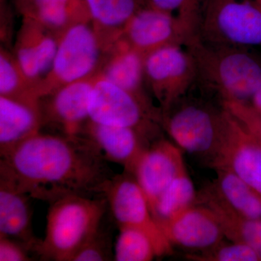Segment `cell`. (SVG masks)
Here are the masks:
<instances>
[{
	"mask_svg": "<svg viewBox=\"0 0 261 261\" xmlns=\"http://www.w3.org/2000/svg\"><path fill=\"white\" fill-rule=\"evenodd\" d=\"M197 73L217 89L224 99L247 101L261 86V67L238 47L207 44L197 35L185 44Z\"/></svg>",
	"mask_w": 261,
	"mask_h": 261,
	"instance_id": "obj_3",
	"label": "cell"
},
{
	"mask_svg": "<svg viewBox=\"0 0 261 261\" xmlns=\"http://www.w3.org/2000/svg\"><path fill=\"white\" fill-rule=\"evenodd\" d=\"M94 30L106 50L121 37L130 18L142 7L143 0H85Z\"/></svg>",
	"mask_w": 261,
	"mask_h": 261,
	"instance_id": "obj_22",
	"label": "cell"
},
{
	"mask_svg": "<svg viewBox=\"0 0 261 261\" xmlns=\"http://www.w3.org/2000/svg\"><path fill=\"white\" fill-rule=\"evenodd\" d=\"M200 253L190 254V260L199 261H260L257 252L248 245L241 243H224L202 250Z\"/></svg>",
	"mask_w": 261,
	"mask_h": 261,
	"instance_id": "obj_28",
	"label": "cell"
},
{
	"mask_svg": "<svg viewBox=\"0 0 261 261\" xmlns=\"http://www.w3.org/2000/svg\"><path fill=\"white\" fill-rule=\"evenodd\" d=\"M159 226L172 245L197 251L211 248L225 238L214 213L201 204H194Z\"/></svg>",
	"mask_w": 261,
	"mask_h": 261,
	"instance_id": "obj_14",
	"label": "cell"
},
{
	"mask_svg": "<svg viewBox=\"0 0 261 261\" xmlns=\"http://www.w3.org/2000/svg\"><path fill=\"white\" fill-rule=\"evenodd\" d=\"M114 260L150 261L157 257L153 244L145 233L132 227H119Z\"/></svg>",
	"mask_w": 261,
	"mask_h": 261,
	"instance_id": "obj_26",
	"label": "cell"
},
{
	"mask_svg": "<svg viewBox=\"0 0 261 261\" xmlns=\"http://www.w3.org/2000/svg\"><path fill=\"white\" fill-rule=\"evenodd\" d=\"M80 136L90 141L108 162L121 165L124 171L132 174L141 155L151 144L134 128L99 124L90 120Z\"/></svg>",
	"mask_w": 261,
	"mask_h": 261,
	"instance_id": "obj_15",
	"label": "cell"
},
{
	"mask_svg": "<svg viewBox=\"0 0 261 261\" xmlns=\"http://www.w3.org/2000/svg\"><path fill=\"white\" fill-rule=\"evenodd\" d=\"M30 250L16 240L0 238V261H29Z\"/></svg>",
	"mask_w": 261,
	"mask_h": 261,
	"instance_id": "obj_31",
	"label": "cell"
},
{
	"mask_svg": "<svg viewBox=\"0 0 261 261\" xmlns=\"http://www.w3.org/2000/svg\"><path fill=\"white\" fill-rule=\"evenodd\" d=\"M221 112L186 105L163 114L162 125L182 150L210 159L219 140Z\"/></svg>",
	"mask_w": 261,
	"mask_h": 261,
	"instance_id": "obj_12",
	"label": "cell"
},
{
	"mask_svg": "<svg viewBox=\"0 0 261 261\" xmlns=\"http://www.w3.org/2000/svg\"><path fill=\"white\" fill-rule=\"evenodd\" d=\"M97 75L67 84L41 98L42 128H51L55 135L80 136L89 121V97Z\"/></svg>",
	"mask_w": 261,
	"mask_h": 261,
	"instance_id": "obj_10",
	"label": "cell"
},
{
	"mask_svg": "<svg viewBox=\"0 0 261 261\" xmlns=\"http://www.w3.org/2000/svg\"><path fill=\"white\" fill-rule=\"evenodd\" d=\"M85 137L42 133L0 155V181L49 204L70 195L105 197L116 173Z\"/></svg>",
	"mask_w": 261,
	"mask_h": 261,
	"instance_id": "obj_1",
	"label": "cell"
},
{
	"mask_svg": "<svg viewBox=\"0 0 261 261\" xmlns=\"http://www.w3.org/2000/svg\"><path fill=\"white\" fill-rule=\"evenodd\" d=\"M61 37L32 17L22 15L15 51L23 60L39 63L42 80L51 70Z\"/></svg>",
	"mask_w": 261,
	"mask_h": 261,
	"instance_id": "obj_19",
	"label": "cell"
},
{
	"mask_svg": "<svg viewBox=\"0 0 261 261\" xmlns=\"http://www.w3.org/2000/svg\"><path fill=\"white\" fill-rule=\"evenodd\" d=\"M108 212L106 197L70 195L51 202L36 255L42 260L72 261Z\"/></svg>",
	"mask_w": 261,
	"mask_h": 261,
	"instance_id": "obj_2",
	"label": "cell"
},
{
	"mask_svg": "<svg viewBox=\"0 0 261 261\" xmlns=\"http://www.w3.org/2000/svg\"><path fill=\"white\" fill-rule=\"evenodd\" d=\"M5 1H6V0H0V2H1V4H3V3H5Z\"/></svg>",
	"mask_w": 261,
	"mask_h": 261,
	"instance_id": "obj_34",
	"label": "cell"
},
{
	"mask_svg": "<svg viewBox=\"0 0 261 261\" xmlns=\"http://www.w3.org/2000/svg\"><path fill=\"white\" fill-rule=\"evenodd\" d=\"M143 1H144V0H143Z\"/></svg>",
	"mask_w": 261,
	"mask_h": 261,
	"instance_id": "obj_35",
	"label": "cell"
},
{
	"mask_svg": "<svg viewBox=\"0 0 261 261\" xmlns=\"http://www.w3.org/2000/svg\"><path fill=\"white\" fill-rule=\"evenodd\" d=\"M194 35L193 31L176 15L144 6L127 23L121 37L145 57L167 46L185 45Z\"/></svg>",
	"mask_w": 261,
	"mask_h": 261,
	"instance_id": "obj_11",
	"label": "cell"
},
{
	"mask_svg": "<svg viewBox=\"0 0 261 261\" xmlns=\"http://www.w3.org/2000/svg\"><path fill=\"white\" fill-rule=\"evenodd\" d=\"M30 199L27 194L0 181V238L16 240L36 254L42 240L33 232Z\"/></svg>",
	"mask_w": 261,
	"mask_h": 261,
	"instance_id": "obj_17",
	"label": "cell"
},
{
	"mask_svg": "<svg viewBox=\"0 0 261 261\" xmlns=\"http://www.w3.org/2000/svg\"><path fill=\"white\" fill-rule=\"evenodd\" d=\"M104 196L109 214L118 228L126 226L143 231L153 244L157 257L172 252V244L154 219L148 200L132 173L124 171L115 175Z\"/></svg>",
	"mask_w": 261,
	"mask_h": 261,
	"instance_id": "obj_7",
	"label": "cell"
},
{
	"mask_svg": "<svg viewBox=\"0 0 261 261\" xmlns=\"http://www.w3.org/2000/svg\"><path fill=\"white\" fill-rule=\"evenodd\" d=\"M106 215L97 229L75 254L72 261L114 260L112 228L105 220Z\"/></svg>",
	"mask_w": 261,
	"mask_h": 261,
	"instance_id": "obj_27",
	"label": "cell"
},
{
	"mask_svg": "<svg viewBox=\"0 0 261 261\" xmlns=\"http://www.w3.org/2000/svg\"><path fill=\"white\" fill-rule=\"evenodd\" d=\"M181 47L167 46L145 57V84L159 101L163 115L186 93L197 74L191 55Z\"/></svg>",
	"mask_w": 261,
	"mask_h": 261,
	"instance_id": "obj_8",
	"label": "cell"
},
{
	"mask_svg": "<svg viewBox=\"0 0 261 261\" xmlns=\"http://www.w3.org/2000/svg\"><path fill=\"white\" fill-rule=\"evenodd\" d=\"M197 195L193 182L185 169L173 179L156 204L153 216L158 224L194 205Z\"/></svg>",
	"mask_w": 261,
	"mask_h": 261,
	"instance_id": "obj_25",
	"label": "cell"
},
{
	"mask_svg": "<svg viewBox=\"0 0 261 261\" xmlns=\"http://www.w3.org/2000/svg\"><path fill=\"white\" fill-rule=\"evenodd\" d=\"M224 47L261 44V10L247 0H204L196 34Z\"/></svg>",
	"mask_w": 261,
	"mask_h": 261,
	"instance_id": "obj_5",
	"label": "cell"
},
{
	"mask_svg": "<svg viewBox=\"0 0 261 261\" xmlns=\"http://www.w3.org/2000/svg\"><path fill=\"white\" fill-rule=\"evenodd\" d=\"M144 64L145 56L121 37L105 53L99 74L142 102L154 106L146 92Z\"/></svg>",
	"mask_w": 261,
	"mask_h": 261,
	"instance_id": "obj_16",
	"label": "cell"
},
{
	"mask_svg": "<svg viewBox=\"0 0 261 261\" xmlns=\"http://www.w3.org/2000/svg\"><path fill=\"white\" fill-rule=\"evenodd\" d=\"M251 99L252 100V106H253L257 111L261 113V86L260 88L257 89L255 94L252 96Z\"/></svg>",
	"mask_w": 261,
	"mask_h": 261,
	"instance_id": "obj_32",
	"label": "cell"
},
{
	"mask_svg": "<svg viewBox=\"0 0 261 261\" xmlns=\"http://www.w3.org/2000/svg\"><path fill=\"white\" fill-rule=\"evenodd\" d=\"M217 178L211 190L225 205L237 214L249 219H261V196L236 174L216 169Z\"/></svg>",
	"mask_w": 261,
	"mask_h": 261,
	"instance_id": "obj_23",
	"label": "cell"
},
{
	"mask_svg": "<svg viewBox=\"0 0 261 261\" xmlns=\"http://www.w3.org/2000/svg\"><path fill=\"white\" fill-rule=\"evenodd\" d=\"M18 13L61 36L75 24L92 22L85 0H29Z\"/></svg>",
	"mask_w": 261,
	"mask_h": 261,
	"instance_id": "obj_21",
	"label": "cell"
},
{
	"mask_svg": "<svg viewBox=\"0 0 261 261\" xmlns=\"http://www.w3.org/2000/svg\"><path fill=\"white\" fill-rule=\"evenodd\" d=\"M29 2V0H13V3H14L15 8L16 10H19L21 9L23 7L25 6V5L27 4Z\"/></svg>",
	"mask_w": 261,
	"mask_h": 261,
	"instance_id": "obj_33",
	"label": "cell"
},
{
	"mask_svg": "<svg viewBox=\"0 0 261 261\" xmlns=\"http://www.w3.org/2000/svg\"><path fill=\"white\" fill-rule=\"evenodd\" d=\"M211 166L236 174L261 196V145L228 111L221 112L219 140Z\"/></svg>",
	"mask_w": 261,
	"mask_h": 261,
	"instance_id": "obj_9",
	"label": "cell"
},
{
	"mask_svg": "<svg viewBox=\"0 0 261 261\" xmlns=\"http://www.w3.org/2000/svg\"><path fill=\"white\" fill-rule=\"evenodd\" d=\"M89 115L94 123L134 128L149 141L163 124L161 109L142 102L99 73L89 97Z\"/></svg>",
	"mask_w": 261,
	"mask_h": 261,
	"instance_id": "obj_6",
	"label": "cell"
},
{
	"mask_svg": "<svg viewBox=\"0 0 261 261\" xmlns=\"http://www.w3.org/2000/svg\"><path fill=\"white\" fill-rule=\"evenodd\" d=\"M223 106L261 145V113L247 101L224 99Z\"/></svg>",
	"mask_w": 261,
	"mask_h": 261,
	"instance_id": "obj_30",
	"label": "cell"
},
{
	"mask_svg": "<svg viewBox=\"0 0 261 261\" xmlns=\"http://www.w3.org/2000/svg\"><path fill=\"white\" fill-rule=\"evenodd\" d=\"M204 0H144L151 7L176 15L196 33L199 15Z\"/></svg>",
	"mask_w": 261,
	"mask_h": 261,
	"instance_id": "obj_29",
	"label": "cell"
},
{
	"mask_svg": "<svg viewBox=\"0 0 261 261\" xmlns=\"http://www.w3.org/2000/svg\"><path fill=\"white\" fill-rule=\"evenodd\" d=\"M0 96L39 102L36 86L27 78L13 53L0 49Z\"/></svg>",
	"mask_w": 261,
	"mask_h": 261,
	"instance_id": "obj_24",
	"label": "cell"
},
{
	"mask_svg": "<svg viewBox=\"0 0 261 261\" xmlns=\"http://www.w3.org/2000/svg\"><path fill=\"white\" fill-rule=\"evenodd\" d=\"M195 203L205 205L214 213L225 238L252 247L261 260V219H249L233 212L211 187L197 195Z\"/></svg>",
	"mask_w": 261,
	"mask_h": 261,
	"instance_id": "obj_20",
	"label": "cell"
},
{
	"mask_svg": "<svg viewBox=\"0 0 261 261\" xmlns=\"http://www.w3.org/2000/svg\"><path fill=\"white\" fill-rule=\"evenodd\" d=\"M105 53L92 22L70 27L60 39L51 70L38 84L37 97L40 99L67 84L98 74Z\"/></svg>",
	"mask_w": 261,
	"mask_h": 261,
	"instance_id": "obj_4",
	"label": "cell"
},
{
	"mask_svg": "<svg viewBox=\"0 0 261 261\" xmlns=\"http://www.w3.org/2000/svg\"><path fill=\"white\" fill-rule=\"evenodd\" d=\"M185 169L182 149L169 141L154 140L144 151L133 175L148 200L152 214L163 192Z\"/></svg>",
	"mask_w": 261,
	"mask_h": 261,
	"instance_id": "obj_13",
	"label": "cell"
},
{
	"mask_svg": "<svg viewBox=\"0 0 261 261\" xmlns=\"http://www.w3.org/2000/svg\"><path fill=\"white\" fill-rule=\"evenodd\" d=\"M42 129L39 102L0 96V155Z\"/></svg>",
	"mask_w": 261,
	"mask_h": 261,
	"instance_id": "obj_18",
	"label": "cell"
}]
</instances>
